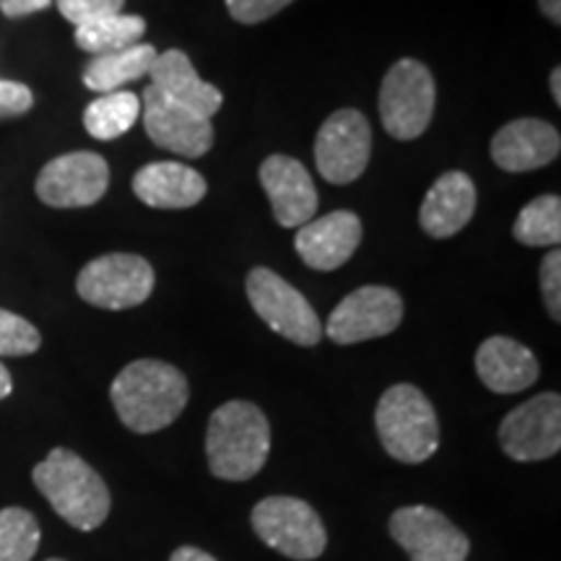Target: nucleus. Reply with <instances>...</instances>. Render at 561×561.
I'll use <instances>...</instances> for the list:
<instances>
[{
	"instance_id": "1",
	"label": "nucleus",
	"mask_w": 561,
	"mask_h": 561,
	"mask_svg": "<svg viewBox=\"0 0 561 561\" xmlns=\"http://www.w3.org/2000/svg\"><path fill=\"white\" fill-rule=\"evenodd\" d=\"M110 398L130 432L153 434L174 424L185 411L191 401V385L172 364L138 359L115 377Z\"/></svg>"
},
{
	"instance_id": "2",
	"label": "nucleus",
	"mask_w": 561,
	"mask_h": 561,
	"mask_svg": "<svg viewBox=\"0 0 561 561\" xmlns=\"http://www.w3.org/2000/svg\"><path fill=\"white\" fill-rule=\"evenodd\" d=\"M271 453V424L255 403L229 401L210 413L206 455L210 473L224 481H250Z\"/></svg>"
},
{
	"instance_id": "3",
	"label": "nucleus",
	"mask_w": 561,
	"mask_h": 561,
	"mask_svg": "<svg viewBox=\"0 0 561 561\" xmlns=\"http://www.w3.org/2000/svg\"><path fill=\"white\" fill-rule=\"evenodd\" d=\"M32 479L53 510L76 530H96L110 517L107 483L73 450L55 447L39 466H34Z\"/></svg>"
},
{
	"instance_id": "4",
	"label": "nucleus",
	"mask_w": 561,
	"mask_h": 561,
	"mask_svg": "<svg viewBox=\"0 0 561 561\" xmlns=\"http://www.w3.org/2000/svg\"><path fill=\"white\" fill-rule=\"evenodd\" d=\"M375 424L390 458L419 466L437 453L439 419L430 398L413 385L401 382L382 392Z\"/></svg>"
},
{
	"instance_id": "5",
	"label": "nucleus",
	"mask_w": 561,
	"mask_h": 561,
	"mask_svg": "<svg viewBox=\"0 0 561 561\" xmlns=\"http://www.w3.org/2000/svg\"><path fill=\"white\" fill-rule=\"evenodd\" d=\"M252 530L265 546L294 561L322 557L328 533L312 504L297 496H268L252 510Z\"/></svg>"
},
{
	"instance_id": "6",
	"label": "nucleus",
	"mask_w": 561,
	"mask_h": 561,
	"mask_svg": "<svg viewBox=\"0 0 561 561\" xmlns=\"http://www.w3.org/2000/svg\"><path fill=\"white\" fill-rule=\"evenodd\" d=\"M437 87L424 62L403 58L388 70L380 89L382 128L398 140L424 136L434 115Z\"/></svg>"
},
{
	"instance_id": "7",
	"label": "nucleus",
	"mask_w": 561,
	"mask_h": 561,
	"mask_svg": "<svg viewBox=\"0 0 561 561\" xmlns=\"http://www.w3.org/2000/svg\"><path fill=\"white\" fill-rule=\"evenodd\" d=\"M248 299L257 318L297 346H314L322 339V325L312 305L271 268L248 273Z\"/></svg>"
},
{
	"instance_id": "8",
	"label": "nucleus",
	"mask_w": 561,
	"mask_h": 561,
	"mask_svg": "<svg viewBox=\"0 0 561 561\" xmlns=\"http://www.w3.org/2000/svg\"><path fill=\"white\" fill-rule=\"evenodd\" d=\"M76 289L83 301L102 310H130L151 297L153 268L140 255L110 252L83 265Z\"/></svg>"
},
{
	"instance_id": "9",
	"label": "nucleus",
	"mask_w": 561,
	"mask_h": 561,
	"mask_svg": "<svg viewBox=\"0 0 561 561\" xmlns=\"http://www.w3.org/2000/svg\"><path fill=\"white\" fill-rule=\"evenodd\" d=\"M371 128L359 110H339L322 123L314 138V164L322 180L348 185L369 164Z\"/></svg>"
},
{
	"instance_id": "10",
	"label": "nucleus",
	"mask_w": 561,
	"mask_h": 561,
	"mask_svg": "<svg viewBox=\"0 0 561 561\" xmlns=\"http://www.w3.org/2000/svg\"><path fill=\"white\" fill-rule=\"evenodd\" d=\"M500 445L504 455L517 462L553 458L561 450L559 392H541L510 411L500 426Z\"/></svg>"
},
{
	"instance_id": "11",
	"label": "nucleus",
	"mask_w": 561,
	"mask_h": 561,
	"mask_svg": "<svg viewBox=\"0 0 561 561\" xmlns=\"http://www.w3.org/2000/svg\"><path fill=\"white\" fill-rule=\"evenodd\" d=\"M140 117L153 144L178 157L198 159L214 146V125L208 117L170 100L151 83L140 94Z\"/></svg>"
},
{
	"instance_id": "12",
	"label": "nucleus",
	"mask_w": 561,
	"mask_h": 561,
	"mask_svg": "<svg viewBox=\"0 0 561 561\" xmlns=\"http://www.w3.org/2000/svg\"><path fill=\"white\" fill-rule=\"evenodd\" d=\"M390 536L411 561H466L471 553L466 533L450 517L426 504L392 512Z\"/></svg>"
},
{
	"instance_id": "13",
	"label": "nucleus",
	"mask_w": 561,
	"mask_h": 561,
	"mask_svg": "<svg viewBox=\"0 0 561 561\" xmlns=\"http://www.w3.org/2000/svg\"><path fill=\"white\" fill-rule=\"evenodd\" d=\"M403 320V299L390 286H362L351 291L346 299L328 318V339L351 346L371 339H382L398 331Z\"/></svg>"
},
{
	"instance_id": "14",
	"label": "nucleus",
	"mask_w": 561,
	"mask_h": 561,
	"mask_svg": "<svg viewBox=\"0 0 561 561\" xmlns=\"http://www.w3.org/2000/svg\"><path fill=\"white\" fill-rule=\"evenodd\" d=\"M110 187V167L100 153L76 151L47 161L37 178V195L53 208H87Z\"/></svg>"
},
{
	"instance_id": "15",
	"label": "nucleus",
	"mask_w": 561,
	"mask_h": 561,
	"mask_svg": "<svg viewBox=\"0 0 561 561\" xmlns=\"http://www.w3.org/2000/svg\"><path fill=\"white\" fill-rule=\"evenodd\" d=\"M261 185L284 229H299L318 214V187L301 161L273 153L261 164Z\"/></svg>"
},
{
	"instance_id": "16",
	"label": "nucleus",
	"mask_w": 561,
	"mask_h": 561,
	"mask_svg": "<svg viewBox=\"0 0 561 561\" xmlns=\"http://www.w3.org/2000/svg\"><path fill=\"white\" fill-rule=\"evenodd\" d=\"M362 242V219L354 210H333L322 219L307 221L299 227L297 248L299 257L314 271H335L351 261Z\"/></svg>"
},
{
	"instance_id": "17",
	"label": "nucleus",
	"mask_w": 561,
	"mask_h": 561,
	"mask_svg": "<svg viewBox=\"0 0 561 561\" xmlns=\"http://www.w3.org/2000/svg\"><path fill=\"white\" fill-rule=\"evenodd\" d=\"M561 151L559 130L536 117L512 121L491 140V159L504 172H533L551 164Z\"/></svg>"
},
{
	"instance_id": "18",
	"label": "nucleus",
	"mask_w": 561,
	"mask_h": 561,
	"mask_svg": "<svg viewBox=\"0 0 561 561\" xmlns=\"http://www.w3.org/2000/svg\"><path fill=\"white\" fill-rule=\"evenodd\" d=\"M206 180L182 161H153L140 167L133 178V193L151 208H193L206 198Z\"/></svg>"
},
{
	"instance_id": "19",
	"label": "nucleus",
	"mask_w": 561,
	"mask_h": 561,
	"mask_svg": "<svg viewBox=\"0 0 561 561\" xmlns=\"http://www.w3.org/2000/svg\"><path fill=\"white\" fill-rule=\"evenodd\" d=\"M476 210V185L466 172H445L424 195L419 224L434 240H447L468 227Z\"/></svg>"
},
{
	"instance_id": "20",
	"label": "nucleus",
	"mask_w": 561,
	"mask_h": 561,
	"mask_svg": "<svg viewBox=\"0 0 561 561\" xmlns=\"http://www.w3.org/2000/svg\"><path fill=\"white\" fill-rule=\"evenodd\" d=\"M476 371L491 392L512 396L538 380V362L528 346L507 335H491L476 351Z\"/></svg>"
},
{
	"instance_id": "21",
	"label": "nucleus",
	"mask_w": 561,
	"mask_h": 561,
	"mask_svg": "<svg viewBox=\"0 0 561 561\" xmlns=\"http://www.w3.org/2000/svg\"><path fill=\"white\" fill-rule=\"evenodd\" d=\"M151 87H157L161 94L170 100L185 104L203 117H214L221 110L224 94L216 87H210L195 73L191 58L182 50H167L157 55L149 70Z\"/></svg>"
},
{
	"instance_id": "22",
	"label": "nucleus",
	"mask_w": 561,
	"mask_h": 561,
	"mask_svg": "<svg viewBox=\"0 0 561 561\" xmlns=\"http://www.w3.org/2000/svg\"><path fill=\"white\" fill-rule=\"evenodd\" d=\"M157 55V47L144 45V42L121 53L96 55V58H91L87 70H83V83H87V89L96 91V94L121 91L125 83L149 76Z\"/></svg>"
},
{
	"instance_id": "23",
	"label": "nucleus",
	"mask_w": 561,
	"mask_h": 561,
	"mask_svg": "<svg viewBox=\"0 0 561 561\" xmlns=\"http://www.w3.org/2000/svg\"><path fill=\"white\" fill-rule=\"evenodd\" d=\"M144 34V19L133 16V13H115V16H104L91 21V24L76 26V45L96 58V55L121 53L133 45H140Z\"/></svg>"
},
{
	"instance_id": "24",
	"label": "nucleus",
	"mask_w": 561,
	"mask_h": 561,
	"mask_svg": "<svg viewBox=\"0 0 561 561\" xmlns=\"http://www.w3.org/2000/svg\"><path fill=\"white\" fill-rule=\"evenodd\" d=\"M140 117V96L130 91H110L96 96L83 112V128L96 140H115L128 133Z\"/></svg>"
},
{
	"instance_id": "25",
	"label": "nucleus",
	"mask_w": 561,
	"mask_h": 561,
	"mask_svg": "<svg viewBox=\"0 0 561 561\" xmlns=\"http://www.w3.org/2000/svg\"><path fill=\"white\" fill-rule=\"evenodd\" d=\"M512 234L528 248H559L561 242V198L541 195L517 214Z\"/></svg>"
},
{
	"instance_id": "26",
	"label": "nucleus",
	"mask_w": 561,
	"mask_h": 561,
	"mask_svg": "<svg viewBox=\"0 0 561 561\" xmlns=\"http://www.w3.org/2000/svg\"><path fill=\"white\" fill-rule=\"evenodd\" d=\"M39 523L21 507L0 510V561H30L39 549Z\"/></svg>"
},
{
	"instance_id": "27",
	"label": "nucleus",
	"mask_w": 561,
	"mask_h": 561,
	"mask_svg": "<svg viewBox=\"0 0 561 561\" xmlns=\"http://www.w3.org/2000/svg\"><path fill=\"white\" fill-rule=\"evenodd\" d=\"M42 335L30 320L0 310V356H30L39 348Z\"/></svg>"
},
{
	"instance_id": "28",
	"label": "nucleus",
	"mask_w": 561,
	"mask_h": 561,
	"mask_svg": "<svg viewBox=\"0 0 561 561\" xmlns=\"http://www.w3.org/2000/svg\"><path fill=\"white\" fill-rule=\"evenodd\" d=\"M62 19L70 21L73 26L91 24V21L115 16L123 11L125 0H55Z\"/></svg>"
},
{
	"instance_id": "29",
	"label": "nucleus",
	"mask_w": 561,
	"mask_h": 561,
	"mask_svg": "<svg viewBox=\"0 0 561 561\" xmlns=\"http://www.w3.org/2000/svg\"><path fill=\"white\" fill-rule=\"evenodd\" d=\"M541 294L551 320H561V252L551 250L541 263Z\"/></svg>"
},
{
	"instance_id": "30",
	"label": "nucleus",
	"mask_w": 561,
	"mask_h": 561,
	"mask_svg": "<svg viewBox=\"0 0 561 561\" xmlns=\"http://www.w3.org/2000/svg\"><path fill=\"white\" fill-rule=\"evenodd\" d=\"M294 0H227L231 19L240 24H261L291 5Z\"/></svg>"
},
{
	"instance_id": "31",
	"label": "nucleus",
	"mask_w": 561,
	"mask_h": 561,
	"mask_svg": "<svg viewBox=\"0 0 561 561\" xmlns=\"http://www.w3.org/2000/svg\"><path fill=\"white\" fill-rule=\"evenodd\" d=\"M34 107V94L26 83L0 79V121L19 117Z\"/></svg>"
},
{
	"instance_id": "32",
	"label": "nucleus",
	"mask_w": 561,
	"mask_h": 561,
	"mask_svg": "<svg viewBox=\"0 0 561 561\" xmlns=\"http://www.w3.org/2000/svg\"><path fill=\"white\" fill-rule=\"evenodd\" d=\"M50 3L53 0H0V11L9 19H21L50 9Z\"/></svg>"
},
{
	"instance_id": "33",
	"label": "nucleus",
	"mask_w": 561,
	"mask_h": 561,
	"mask_svg": "<svg viewBox=\"0 0 561 561\" xmlns=\"http://www.w3.org/2000/svg\"><path fill=\"white\" fill-rule=\"evenodd\" d=\"M170 561H216V559L203 549H195V546H182V549L172 553Z\"/></svg>"
},
{
	"instance_id": "34",
	"label": "nucleus",
	"mask_w": 561,
	"mask_h": 561,
	"mask_svg": "<svg viewBox=\"0 0 561 561\" xmlns=\"http://www.w3.org/2000/svg\"><path fill=\"white\" fill-rule=\"evenodd\" d=\"M538 9L551 24H561V0H538Z\"/></svg>"
},
{
	"instance_id": "35",
	"label": "nucleus",
	"mask_w": 561,
	"mask_h": 561,
	"mask_svg": "<svg viewBox=\"0 0 561 561\" xmlns=\"http://www.w3.org/2000/svg\"><path fill=\"white\" fill-rule=\"evenodd\" d=\"M11 390H13L11 371L5 369L3 364H0V401H3V398H9V396H11Z\"/></svg>"
},
{
	"instance_id": "36",
	"label": "nucleus",
	"mask_w": 561,
	"mask_h": 561,
	"mask_svg": "<svg viewBox=\"0 0 561 561\" xmlns=\"http://www.w3.org/2000/svg\"><path fill=\"white\" fill-rule=\"evenodd\" d=\"M549 87H551V96L553 102H557V107L561 104V70L553 68L551 76H549Z\"/></svg>"
},
{
	"instance_id": "37",
	"label": "nucleus",
	"mask_w": 561,
	"mask_h": 561,
	"mask_svg": "<svg viewBox=\"0 0 561 561\" xmlns=\"http://www.w3.org/2000/svg\"><path fill=\"white\" fill-rule=\"evenodd\" d=\"M47 561H62V559H47Z\"/></svg>"
}]
</instances>
